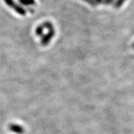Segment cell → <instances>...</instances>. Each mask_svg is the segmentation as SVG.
<instances>
[{
    "label": "cell",
    "instance_id": "6da1fadb",
    "mask_svg": "<svg viewBox=\"0 0 134 134\" xmlns=\"http://www.w3.org/2000/svg\"><path fill=\"white\" fill-rule=\"evenodd\" d=\"M4 2L6 4H7L8 6H10V8H13L14 10L17 12L19 14H23V15H25V10L23 8H21L20 5H17V4H15L14 0H4Z\"/></svg>",
    "mask_w": 134,
    "mask_h": 134
},
{
    "label": "cell",
    "instance_id": "7a4b0ae2",
    "mask_svg": "<svg viewBox=\"0 0 134 134\" xmlns=\"http://www.w3.org/2000/svg\"><path fill=\"white\" fill-rule=\"evenodd\" d=\"M125 0H104L103 2L105 4H114V6L116 8L120 7V5H122Z\"/></svg>",
    "mask_w": 134,
    "mask_h": 134
},
{
    "label": "cell",
    "instance_id": "3957f363",
    "mask_svg": "<svg viewBox=\"0 0 134 134\" xmlns=\"http://www.w3.org/2000/svg\"><path fill=\"white\" fill-rule=\"evenodd\" d=\"M10 130L18 134H22L23 133V131H24L22 127H19V126L18 125H14L10 126Z\"/></svg>",
    "mask_w": 134,
    "mask_h": 134
},
{
    "label": "cell",
    "instance_id": "277c9868",
    "mask_svg": "<svg viewBox=\"0 0 134 134\" xmlns=\"http://www.w3.org/2000/svg\"><path fill=\"white\" fill-rule=\"evenodd\" d=\"M21 4L23 5H33L34 4V0H19Z\"/></svg>",
    "mask_w": 134,
    "mask_h": 134
},
{
    "label": "cell",
    "instance_id": "5b68a950",
    "mask_svg": "<svg viewBox=\"0 0 134 134\" xmlns=\"http://www.w3.org/2000/svg\"><path fill=\"white\" fill-rule=\"evenodd\" d=\"M83 1H85V2H86L87 3H88V4H91V5H95V3H94V2L93 0H83Z\"/></svg>",
    "mask_w": 134,
    "mask_h": 134
}]
</instances>
